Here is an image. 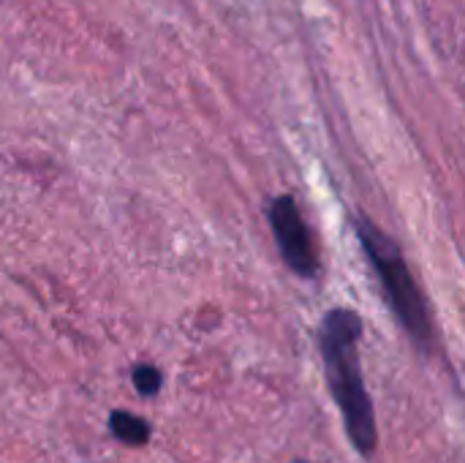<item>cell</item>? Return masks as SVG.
<instances>
[{
	"label": "cell",
	"instance_id": "6da1fadb",
	"mask_svg": "<svg viewBox=\"0 0 465 463\" xmlns=\"http://www.w3.org/2000/svg\"><path fill=\"white\" fill-rule=\"evenodd\" d=\"M362 317L351 308H332L319 325V349L330 396L341 409L346 434L362 458H371L379 448V428L373 401L368 396L360 368Z\"/></svg>",
	"mask_w": 465,
	"mask_h": 463
},
{
	"label": "cell",
	"instance_id": "7a4b0ae2",
	"mask_svg": "<svg viewBox=\"0 0 465 463\" xmlns=\"http://www.w3.org/2000/svg\"><path fill=\"white\" fill-rule=\"evenodd\" d=\"M354 232L360 237V246H362L373 273L381 281V292H384L395 319L403 325V330L411 336V341L422 352H430L436 344L433 319H430L425 295L409 270L403 248L381 226H376L368 216L354 218Z\"/></svg>",
	"mask_w": 465,
	"mask_h": 463
},
{
	"label": "cell",
	"instance_id": "3957f363",
	"mask_svg": "<svg viewBox=\"0 0 465 463\" xmlns=\"http://www.w3.org/2000/svg\"><path fill=\"white\" fill-rule=\"evenodd\" d=\"M267 221L275 235L278 251L286 267L300 278L319 276V254L311 237V229L300 213V205L292 194H281L267 205Z\"/></svg>",
	"mask_w": 465,
	"mask_h": 463
},
{
	"label": "cell",
	"instance_id": "277c9868",
	"mask_svg": "<svg viewBox=\"0 0 465 463\" xmlns=\"http://www.w3.org/2000/svg\"><path fill=\"white\" fill-rule=\"evenodd\" d=\"M112 431L120 442L125 445H144L150 439V426L128 412H114L112 415Z\"/></svg>",
	"mask_w": 465,
	"mask_h": 463
},
{
	"label": "cell",
	"instance_id": "5b68a950",
	"mask_svg": "<svg viewBox=\"0 0 465 463\" xmlns=\"http://www.w3.org/2000/svg\"><path fill=\"white\" fill-rule=\"evenodd\" d=\"M134 385L142 396H155L161 390V371L153 366H136L134 368Z\"/></svg>",
	"mask_w": 465,
	"mask_h": 463
},
{
	"label": "cell",
	"instance_id": "8992f818",
	"mask_svg": "<svg viewBox=\"0 0 465 463\" xmlns=\"http://www.w3.org/2000/svg\"><path fill=\"white\" fill-rule=\"evenodd\" d=\"M294 463H308V461H294Z\"/></svg>",
	"mask_w": 465,
	"mask_h": 463
}]
</instances>
